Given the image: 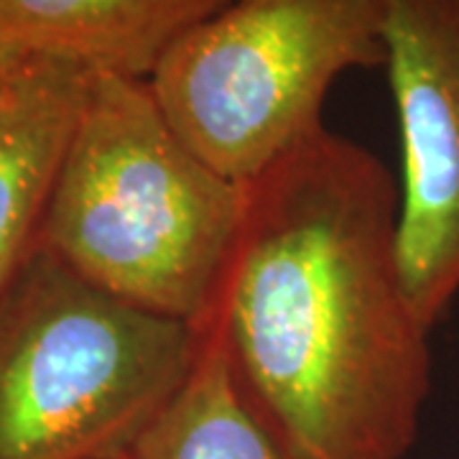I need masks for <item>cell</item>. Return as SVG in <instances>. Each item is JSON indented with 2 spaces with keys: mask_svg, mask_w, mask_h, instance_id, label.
<instances>
[{
  "mask_svg": "<svg viewBox=\"0 0 459 459\" xmlns=\"http://www.w3.org/2000/svg\"><path fill=\"white\" fill-rule=\"evenodd\" d=\"M401 186L322 128L246 186L207 325L294 459H403L431 394L429 332L398 253Z\"/></svg>",
  "mask_w": 459,
  "mask_h": 459,
  "instance_id": "obj_1",
  "label": "cell"
},
{
  "mask_svg": "<svg viewBox=\"0 0 459 459\" xmlns=\"http://www.w3.org/2000/svg\"><path fill=\"white\" fill-rule=\"evenodd\" d=\"M243 210L246 186L186 146L148 80L95 72L36 246L100 289L197 327Z\"/></svg>",
  "mask_w": 459,
  "mask_h": 459,
  "instance_id": "obj_2",
  "label": "cell"
},
{
  "mask_svg": "<svg viewBox=\"0 0 459 459\" xmlns=\"http://www.w3.org/2000/svg\"><path fill=\"white\" fill-rule=\"evenodd\" d=\"M199 329L33 246L0 294V459H115L186 380Z\"/></svg>",
  "mask_w": 459,
  "mask_h": 459,
  "instance_id": "obj_3",
  "label": "cell"
},
{
  "mask_svg": "<svg viewBox=\"0 0 459 459\" xmlns=\"http://www.w3.org/2000/svg\"><path fill=\"white\" fill-rule=\"evenodd\" d=\"M230 0H0V39L26 54L148 80L192 26Z\"/></svg>",
  "mask_w": 459,
  "mask_h": 459,
  "instance_id": "obj_7",
  "label": "cell"
},
{
  "mask_svg": "<svg viewBox=\"0 0 459 459\" xmlns=\"http://www.w3.org/2000/svg\"><path fill=\"white\" fill-rule=\"evenodd\" d=\"M195 365L128 452L131 459H294L240 395L220 340L197 325Z\"/></svg>",
  "mask_w": 459,
  "mask_h": 459,
  "instance_id": "obj_8",
  "label": "cell"
},
{
  "mask_svg": "<svg viewBox=\"0 0 459 459\" xmlns=\"http://www.w3.org/2000/svg\"><path fill=\"white\" fill-rule=\"evenodd\" d=\"M115 459H131V457H128V455H126V457H115Z\"/></svg>",
  "mask_w": 459,
  "mask_h": 459,
  "instance_id": "obj_10",
  "label": "cell"
},
{
  "mask_svg": "<svg viewBox=\"0 0 459 459\" xmlns=\"http://www.w3.org/2000/svg\"><path fill=\"white\" fill-rule=\"evenodd\" d=\"M26 56H31V54H26V51H21L18 47H13V44H8V41L0 39V90H3V84L11 80V74L16 72L18 65H21Z\"/></svg>",
  "mask_w": 459,
  "mask_h": 459,
  "instance_id": "obj_9",
  "label": "cell"
},
{
  "mask_svg": "<svg viewBox=\"0 0 459 459\" xmlns=\"http://www.w3.org/2000/svg\"><path fill=\"white\" fill-rule=\"evenodd\" d=\"M383 39L403 159L401 271L431 329L459 294V0H385Z\"/></svg>",
  "mask_w": 459,
  "mask_h": 459,
  "instance_id": "obj_5",
  "label": "cell"
},
{
  "mask_svg": "<svg viewBox=\"0 0 459 459\" xmlns=\"http://www.w3.org/2000/svg\"><path fill=\"white\" fill-rule=\"evenodd\" d=\"M385 0H230L148 84L171 128L240 186L325 126L332 84L385 66Z\"/></svg>",
  "mask_w": 459,
  "mask_h": 459,
  "instance_id": "obj_4",
  "label": "cell"
},
{
  "mask_svg": "<svg viewBox=\"0 0 459 459\" xmlns=\"http://www.w3.org/2000/svg\"><path fill=\"white\" fill-rule=\"evenodd\" d=\"M92 77L80 62L31 54L0 90V294L36 246Z\"/></svg>",
  "mask_w": 459,
  "mask_h": 459,
  "instance_id": "obj_6",
  "label": "cell"
}]
</instances>
